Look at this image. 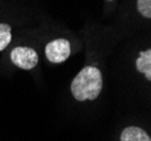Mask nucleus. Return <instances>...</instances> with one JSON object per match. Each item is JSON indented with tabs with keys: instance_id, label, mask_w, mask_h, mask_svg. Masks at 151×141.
Returning <instances> with one entry per match:
<instances>
[{
	"instance_id": "7ed1b4c3",
	"label": "nucleus",
	"mask_w": 151,
	"mask_h": 141,
	"mask_svg": "<svg viewBox=\"0 0 151 141\" xmlns=\"http://www.w3.org/2000/svg\"><path fill=\"white\" fill-rule=\"evenodd\" d=\"M71 47L68 40L57 39L45 46V55L52 63H61L70 57Z\"/></svg>"
},
{
	"instance_id": "423d86ee",
	"label": "nucleus",
	"mask_w": 151,
	"mask_h": 141,
	"mask_svg": "<svg viewBox=\"0 0 151 141\" xmlns=\"http://www.w3.org/2000/svg\"><path fill=\"white\" fill-rule=\"evenodd\" d=\"M12 41V28L8 24L0 23V51L5 50Z\"/></svg>"
},
{
	"instance_id": "0eeeda50",
	"label": "nucleus",
	"mask_w": 151,
	"mask_h": 141,
	"mask_svg": "<svg viewBox=\"0 0 151 141\" xmlns=\"http://www.w3.org/2000/svg\"><path fill=\"white\" fill-rule=\"evenodd\" d=\"M138 12L145 18H151V0H138Z\"/></svg>"
},
{
	"instance_id": "20e7f679",
	"label": "nucleus",
	"mask_w": 151,
	"mask_h": 141,
	"mask_svg": "<svg viewBox=\"0 0 151 141\" xmlns=\"http://www.w3.org/2000/svg\"><path fill=\"white\" fill-rule=\"evenodd\" d=\"M121 141H151V138L143 129L132 125L122 131Z\"/></svg>"
},
{
	"instance_id": "f03ea898",
	"label": "nucleus",
	"mask_w": 151,
	"mask_h": 141,
	"mask_svg": "<svg viewBox=\"0 0 151 141\" xmlns=\"http://www.w3.org/2000/svg\"><path fill=\"white\" fill-rule=\"evenodd\" d=\"M10 59L16 67L23 70H31L38 62L36 51L28 46H16L10 53Z\"/></svg>"
},
{
	"instance_id": "39448f33",
	"label": "nucleus",
	"mask_w": 151,
	"mask_h": 141,
	"mask_svg": "<svg viewBox=\"0 0 151 141\" xmlns=\"http://www.w3.org/2000/svg\"><path fill=\"white\" fill-rule=\"evenodd\" d=\"M137 70L143 73L148 80L151 79V50L140 52V55L135 61Z\"/></svg>"
},
{
	"instance_id": "6e6552de",
	"label": "nucleus",
	"mask_w": 151,
	"mask_h": 141,
	"mask_svg": "<svg viewBox=\"0 0 151 141\" xmlns=\"http://www.w3.org/2000/svg\"><path fill=\"white\" fill-rule=\"evenodd\" d=\"M108 1H112V0H108Z\"/></svg>"
},
{
	"instance_id": "f257e3e1",
	"label": "nucleus",
	"mask_w": 151,
	"mask_h": 141,
	"mask_svg": "<svg viewBox=\"0 0 151 141\" xmlns=\"http://www.w3.org/2000/svg\"><path fill=\"white\" fill-rule=\"evenodd\" d=\"M103 89V76L98 68L87 65L71 83V93L77 101H94Z\"/></svg>"
}]
</instances>
